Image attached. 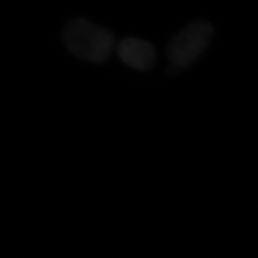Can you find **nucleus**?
Instances as JSON below:
<instances>
[{"mask_svg": "<svg viewBox=\"0 0 258 258\" xmlns=\"http://www.w3.org/2000/svg\"><path fill=\"white\" fill-rule=\"evenodd\" d=\"M123 63L139 71H147L156 61V51L149 42L135 37L121 40L117 48Z\"/></svg>", "mask_w": 258, "mask_h": 258, "instance_id": "7ed1b4c3", "label": "nucleus"}, {"mask_svg": "<svg viewBox=\"0 0 258 258\" xmlns=\"http://www.w3.org/2000/svg\"><path fill=\"white\" fill-rule=\"evenodd\" d=\"M213 28L206 21H196L181 31L170 42L167 55L173 67L181 69L194 63L209 46Z\"/></svg>", "mask_w": 258, "mask_h": 258, "instance_id": "f03ea898", "label": "nucleus"}, {"mask_svg": "<svg viewBox=\"0 0 258 258\" xmlns=\"http://www.w3.org/2000/svg\"><path fill=\"white\" fill-rule=\"evenodd\" d=\"M63 41L77 57L98 63L108 59L115 47V37L109 30L84 19L72 20L66 26Z\"/></svg>", "mask_w": 258, "mask_h": 258, "instance_id": "f257e3e1", "label": "nucleus"}]
</instances>
